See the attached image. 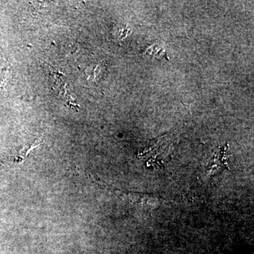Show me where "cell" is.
Segmentation results:
<instances>
[{"mask_svg": "<svg viewBox=\"0 0 254 254\" xmlns=\"http://www.w3.org/2000/svg\"><path fill=\"white\" fill-rule=\"evenodd\" d=\"M9 76V71L6 68H1L0 69V87L4 86L6 83Z\"/></svg>", "mask_w": 254, "mask_h": 254, "instance_id": "7a4b0ae2", "label": "cell"}, {"mask_svg": "<svg viewBox=\"0 0 254 254\" xmlns=\"http://www.w3.org/2000/svg\"><path fill=\"white\" fill-rule=\"evenodd\" d=\"M89 180L97 184L100 187L105 190H109L110 192L117 195L119 198L123 200H126L128 203L134 205H158L163 204V203H166L168 200L163 198V197L158 196V195L143 194V193H134V192L125 191V190H120L117 187L108 185V183L103 181L99 177L96 175L88 174Z\"/></svg>", "mask_w": 254, "mask_h": 254, "instance_id": "6da1fadb", "label": "cell"}]
</instances>
